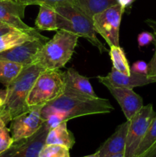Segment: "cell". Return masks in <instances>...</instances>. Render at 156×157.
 <instances>
[{"label":"cell","instance_id":"cell-6","mask_svg":"<svg viewBox=\"0 0 156 157\" xmlns=\"http://www.w3.org/2000/svg\"><path fill=\"white\" fill-rule=\"evenodd\" d=\"M125 10L116 4L93 17V26L110 47L119 46V30Z\"/></svg>","mask_w":156,"mask_h":157},{"label":"cell","instance_id":"cell-27","mask_svg":"<svg viewBox=\"0 0 156 157\" xmlns=\"http://www.w3.org/2000/svg\"><path fill=\"white\" fill-rule=\"evenodd\" d=\"M148 66L146 62L143 61H137L130 67L131 72L139 74V75H147Z\"/></svg>","mask_w":156,"mask_h":157},{"label":"cell","instance_id":"cell-28","mask_svg":"<svg viewBox=\"0 0 156 157\" xmlns=\"http://www.w3.org/2000/svg\"><path fill=\"white\" fill-rule=\"evenodd\" d=\"M154 43L155 45V51L151 61L148 64V69L147 76L150 80L152 81L153 83H156V41H154Z\"/></svg>","mask_w":156,"mask_h":157},{"label":"cell","instance_id":"cell-23","mask_svg":"<svg viewBox=\"0 0 156 157\" xmlns=\"http://www.w3.org/2000/svg\"><path fill=\"white\" fill-rule=\"evenodd\" d=\"M67 147L58 144H46L40 152L39 157H70Z\"/></svg>","mask_w":156,"mask_h":157},{"label":"cell","instance_id":"cell-17","mask_svg":"<svg viewBox=\"0 0 156 157\" xmlns=\"http://www.w3.org/2000/svg\"><path fill=\"white\" fill-rule=\"evenodd\" d=\"M74 144V136L67 129V121H64L54 128L50 129L46 137V144L62 145L69 150L73 147Z\"/></svg>","mask_w":156,"mask_h":157},{"label":"cell","instance_id":"cell-34","mask_svg":"<svg viewBox=\"0 0 156 157\" xmlns=\"http://www.w3.org/2000/svg\"><path fill=\"white\" fill-rule=\"evenodd\" d=\"M13 1L16 2L20 3V4L24 5V6H32V0H13Z\"/></svg>","mask_w":156,"mask_h":157},{"label":"cell","instance_id":"cell-7","mask_svg":"<svg viewBox=\"0 0 156 157\" xmlns=\"http://www.w3.org/2000/svg\"><path fill=\"white\" fill-rule=\"evenodd\" d=\"M156 116L151 104L143 106L129 121L124 155L125 157H135L136 150L145 136L150 124Z\"/></svg>","mask_w":156,"mask_h":157},{"label":"cell","instance_id":"cell-5","mask_svg":"<svg viewBox=\"0 0 156 157\" xmlns=\"http://www.w3.org/2000/svg\"><path fill=\"white\" fill-rule=\"evenodd\" d=\"M65 88L64 72L60 70H44L38 75L29 92L28 106H44L62 95Z\"/></svg>","mask_w":156,"mask_h":157},{"label":"cell","instance_id":"cell-33","mask_svg":"<svg viewBox=\"0 0 156 157\" xmlns=\"http://www.w3.org/2000/svg\"><path fill=\"white\" fill-rule=\"evenodd\" d=\"M6 95H7V90L6 89H0V107L4 104L6 101Z\"/></svg>","mask_w":156,"mask_h":157},{"label":"cell","instance_id":"cell-32","mask_svg":"<svg viewBox=\"0 0 156 157\" xmlns=\"http://www.w3.org/2000/svg\"><path fill=\"white\" fill-rule=\"evenodd\" d=\"M135 0H117V3L125 11V9L131 6Z\"/></svg>","mask_w":156,"mask_h":157},{"label":"cell","instance_id":"cell-9","mask_svg":"<svg viewBox=\"0 0 156 157\" xmlns=\"http://www.w3.org/2000/svg\"><path fill=\"white\" fill-rule=\"evenodd\" d=\"M44 106L30 107L28 111L15 117L11 121L10 133L14 142L25 139L36 133L44 121L41 116Z\"/></svg>","mask_w":156,"mask_h":157},{"label":"cell","instance_id":"cell-31","mask_svg":"<svg viewBox=\"0 0 156 157\" xmlns=\"http://www.w3.org/2000/svg\"><path fill=\"white\" fill-rule=\"evenodd\" d=\"M140 157H156V143L146 152Z\"/></svg>","mask_w":156,"mask_h":157},{"label":"cell","instance_id":"cell-16","mask_svg":"<svg viewBox=\"0 0 156 157\" xmlns=\"http://www.w3.org/2000/svg\"><path fill=\"white\" fill-rule=\"evenodd\" d=\"M65 74V84L67 88L87 96L96 98V94L87 78L80 75L73 68H69Z\"/></svg>","mask_w":156,"mask_h":157},{"label":"cell","instance_id":"cell-8","mask_svg":"<svg viewBox=\"0 0 156 157\" xmlns=\"http://www.w3.org/2000/svg\"><path fill=\"white\" fill-rule=\"evenodd\" d=\"M49 127L44 121L39 130L32 136L14 142L0 157H39L40 152L46 144Z\"/></svg>","mask_w":156,"mask_h":157},{"label":"cell","instance_id":"cell-36","mask_svg":"<svg viewBox=\"0 0 156 157\" xmlns=\"http://www.w3.org/2000/svg\"><path fill=\"white\" fill-rule=\"evenodd\" d=\"M83 157H99V156H98V153L96 152V153H93V154L88 155V156H83Z\"/></svg>","mask_w":156,"mask_h":157},{"label":"cell","instance_id":"cell-21","mask_svg":"<svg viewBox=\"0 0 156 157\" xmlns=\"http://www.w3.org/2000/svg\"><path fill=\"white\" fill-rule=\"evenodd\" d=\"M110 48L109 54L113 63V67L122 74L131 75L130 66L123 49L120 46H112Z\"/></svg>","mask_w":156,"mask_h":157},{"label":"cell","instance_id":"cell-13","mask_svg":"<svg viewBox=\"0 0 156 157\" xmlns=\"http://www.w3.org/2000/svg\"><path fill=\"white\" fill-rule=\"evenodd\" d=\"M128 127L129 121L127 120L123 124L118 126L112 136L96 150L99 157H108L118 153H124Z\"/></svg>","mask_w":156,"mask_h":157},{"label":"cell","instance_id":"cell-18","mask_svg":"<svg viewBox=\"0 0 156 157\" xmlns=\"http://www.w3.org/2000/svg\"><path fill=\"white\" fill-rule=\"evenodd\" d=\"M35 19V25L41 31H58V18L54 8L41 5Z\"/></svg>","mask_w":156,"mask_h":157},{"label":"cell","instance_id":"cell-15","mask_svg":"<svg viewBox=\"0 0 156 157\" xmlns=\"http://www.w3.org/2000/svg\"><path fill=\"white\" fill-rule=\"evenodd\" d=\"M35 39L47 40L49 38L40 34L38 31L35 32H28L16 29L0 36V52L19 45L28 41Z\"/></svg>","mask_w":156,"mask_h":157},{"label":"cell","instance_id":"cell-37","mask_svg":"<svg viewBox=\"0 0 156 157\" xmlns=\"http://www.w3.org/2000/svg\"><path fill=\"white\" fill-rule=\"evenodd\" d=\"M6 25V24H5V23H3L2 21H0V26H2V25Z\"/></svg>","mask_w":156,"mask_h":157},{"label":"cell","instance_id":"cell-4","mask_svg":"<svg viewBox=\"0 0 156 157\" xmlns=\"http://www.w3.org/2000/svg\"><path fill=\"white\" fill-rule=\"evenodd\" d=\"M78 38L71 32L59 29L53 38L43 45L35 58V63L45 70H60L73 56Z\"/></svg>","mask_w":156,"mask_h":157},{"label":"cell","instance_id":"cell-29","mask_svg":"<svg viewBox=\"0 0 156 157\" xmlns=\"http://www.w3.org/2000/svg\"><path fill=\"white\" fill-rule=\"evenodd\" d=\"M145 22L146 23V25L148 27L152 29L153 35H154V41H156V20L148 18V19L145 20Z\"/></svg>","mask_w":156,"mask_h":157},{"label":"cell","instance_id":"cell-11","mask_svg":"<svg viewBox=\"0 0 156 157\" xmlns=\"http://www.w3.org/2000/svg\"><path fill=\"white\" fill-rule=\"evenodd\" d=\"M49 39H35L0 52V59L17 63L23 67L35 63V58Z\"/></svg>","mask_w":156,"mask_h":157},{"label":"cell","instance_id":"cell-19","mask_svg":"<svg viewBox=\"0 0 156 157\" xmlns=\"http://www.w3.org/2000/svg\"><path fill=\"white\" fill-rule=\"evenodd\" d=\"M73 4L93 18L96 14L118 3L117 0H74Z\"/></svg>","mask_w":156,"mask_h":157},{"label":"cell","instance_id":"cell-14","mask_svg":"<svg viewBox=\"0 0 156 157\" xmlns=\"http://www.w3.org/2000/svg\"><path fill=\"white\" fill-rule=\"evenodd\" d=\"M106 78L115 87H124L131 89L153 83L147 75H139L133 72H131L130 75H127L118 71L114 67H112L111 71L106 76Z\"/></svg>","mask_w":156,"mask_h":157},{"label":"cell","instance_id":"cell-2","mask_svg":"<svg viewBox=\"0 0 156 157\" xmlns=\"http://www.w3.org/2000/svg\"><path fill=\"white\" fill-rule=\"evenodd\" d=\"M44 70L45 69L37 63L24 67L19 75L6 87V101L0 107V118L6 124L30 109L27 104L29 92L38 75Z\"/></svg>","mask_w":156,"mask_h":157},{"label":"cell","instance_id":"cell-30","mask_svg":"<svg viewBox=\"0 0 156 157\" xmlns=\"http://www.w3.org/2000/svg\"><path fill=\"white\" fill-rule=\"evenodd\" d=\"M14 30H16V29L12 27V26L8 25H4L2 26H0V36L6 35V34L12 32Z\"/></svg>","mask_w":156,"mask_h":157},{"label":"cell","instance_id":"cell-20","mask_svg":"<svg viewBox=\"0 0 156 157\" xmlns=\"http://www.w3.org/2000/svg\"><path fill=\"white\" fill-rule=\"evenodd\" d=\"M23 66L17 63L0 59V83L7 87L19 75Z\"/></svg>","mask_w":156,"mask_h":157},{"label":"cell","instance_id":"cell-3","mask_svg":"<svg viewBox=\"0 0 156 157\" xmlns=\"http://www.w3.org/2000/svg\"><path fill=\"white\" fill-rule=\"evenodd\" d=\"M57 12L58 30L71 32L78 37L88 40L101 54L109 50L98 39L93 26V18L84 13L73 3H63L54 7Z\"/></svg>","mask_w":156,"mask_h":157},{"label":"cell","instance_id":"cell-24","mask_svg":"<svg viewBox=\"0 0 156 157\" xmlns=\"http://www.w3.org/2000/svg\"><path fill=\"white\" fill-rule=\"evenodd\" d=\"M10 133L6 124L0 118V154L6 151L14 143Z\"/></svg>","mask_w":156,"mask_h":157},{"label":"cell","instance_id":"cell-25","mask_svg":"<svg viewBox=\"0 0 156 157\" xmlns=\"http://www.w3.org/2000/svg\"><path fill=\"white\" fill-rule=\"evenodd\" d=\"M138 44L139 48L145 47L151 43L154 42V37L153 33L148 32H142L137 37Z\"/></svg>","mask_w":156,"mask_h":157},{"label":"cell","instance_id":"cell-35","mask_svg":"<svg viewBox=\"0 0 156 157\" xmlns=\"http://www.w3.org/2000/svg\"><path fill=\"white\" fill-rule=\"evenodd\" d=\"M108 157H125L124 153H118V154H114L112 155V156H110Z\"/></svg>","mask_w":156,"mask_h":157},{"label":"cell","instance_id":"cell-12","mask_svg":"<svg viewBox=\"0 0 156 157\" xmlns=\"http://www.w3.org/2000/svg\"><path fill=\"white\" fill-rule=\"evenodd\" d=\"M25 8L26 6L13 0H2L0 1V21L18 30L37 32L36 29L28 25L21 19L24 16Z\"/></svg>","mask_w":156,"mask_h":157},{"label":"cell","instance_id":"cell-22","mask_svg":"<svg viewBox=\"0 0 156 157\" xmlns=\"http://www.w3.org/2000/svg\"><path fill=\"white\" fill-rule=\"evenodd\" d=\"M156 143V116L150 124L145 136L139 144L135 157L142 156Z\"/></svg>","mask_w":156,"mask_h":157},{"label":"cell","instance_id":"cell-1","mask_svg":"<svg viewBox=\"0 0 156 157\" xmlns=\"http://www.w3.org/2000/svg\"><path fill=\"white\" fill-rule=\"evenodd\" d=\"M113 110L108 99L87 96L66 87L62 95L42 107L41 116L51 129L73 118L109 113Z\"/></svg>","mask_w":156,"mask_h":157},{"label":"cell","instance_id":"cell-10","mask_svg":"<svg viewBox=\"0 0 156 157\" xmlns=\"http://www.w3.org/2000/svg\"><path fill=\"white\" fill-rule=\"evenodd\" d=\"M97 78L119 103L127 121H130L143 107V100L133 89L115 87L107 81L106 77L98 76Z\"/></svg>","mask_w":156,"mask_h":157},{"label":"cell","instance_id":"cell-38","mask_svg":"<svg viewBox=\"0 0 156 157\" xmlns=\"http://www.w3.org/2000/svg\"><path fill=\"white\" fill-rule=\"evenodd\" d=\"M0 1H2V0H0Z\"/></svg>","mask_w":156,"mask_h":157},{"label":"cell","instance_id":"cell-26","mask_svg":"<svg viewBox=\"0 0 156 157\" xmlns=\"http://www.w3.org/2000/svg\"><path fill=\"white\" fill-rule=\"evenodd\" d=\"M74 0H32V5H37V6H49V7L54 8L58 5L63 4V3H73Z\"/></svg>","mask_w":156,"mask_h":157}]
</instances>
